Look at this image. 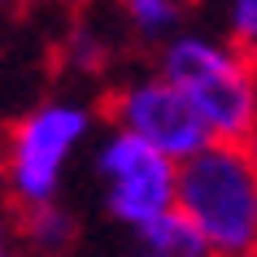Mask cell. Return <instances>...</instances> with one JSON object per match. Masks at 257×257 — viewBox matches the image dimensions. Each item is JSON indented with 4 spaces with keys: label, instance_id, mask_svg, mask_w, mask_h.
<instances>
[{
    "label": "cell",
    "instance_id": "1",
    "mask_svg": "<svg viewBox=\"0 0 257 257\" xmlns=\"http://www.w3.org/2000/svg\"><path fill=\"white\" fill-rule=\"evenodd\" d=\"M153 66L188 96L214 144H248L257 131V61L231 48L218 31L188 27Z\"/></svg>",
    "mask_w": 257,
    "mask_h": 257
},
{
    "label": "cell",
    "instance_id": "2",
    "mask_svg": "<svg viewBox=\"0 0 257 257\" xmlns=\"http://www.w3.org/2000/svg\"><path fill=\"white\" fill-rule=\"evenodd\" d=\"M179 218L214 257H257V162L248 144H209L179 166Z\"/></svg>",
    "mask_w": 257,
    "mask_h": 257
},
{
    "label": "cell",
    "instance_id": "3",
    "mask_svg": "<svg viewBox=\"0 0 257 257\" xmlns=\"http://www.w3.org/2000/svg\"><path fill=\"white\" fill-rule=\"evenodd\" d=\"M96 131V109L79 96H44L9 131V192L22 209L57 205L74 157Z\"/></svg>",
    "mask_w": 257,
    "mask_h": 257
},
{
    "label": "cell",
    "instance_id": "4",
    "mask_svg": "<svg viewBox=\"0 0 257 257\" xmlns=\"http://www.w3.org/2000/svg\"><path fill=\"white\" fill-rule=\"evenodd\" d=\"M87 175L100 188V209L113 227L140 231L179 214V162L162 157L126 131H100L87 149Z\"/></svg>",
    "mask_w": 257,
    "mask_h": 257
},
{
    "label": "cell",
    "instance_id": "5",
    "mask_svg": "<svg viewBox=\"0 0 257 257\" xmlns=\"http://www.w3.org/2000/svg\"><path fill=\"white\" fill-rule=\"evenodd\" d=\"M105 118L113 131L144 140L149 149H157L170 162H192L196 153H205L214 144L205 118L196 113L188 96L166 79L162 70H136L109 87L105 96Z\"/></svg>",
    "mask_w": 257,
    "mask_h": 257
},
{
    "label": "cell",
    "instance_id": "6",
    "mask_svg": "<svg viewBox=\"0 0 257 257\" xmlns=\"http://www.w3.org/2000/svg\"><path fill=\"white\" fill-rule=\"evenodd\" d=\"M109 257H214V248L179 214H170L162 222H153V227L122 231V240L109 248Z\"/></svg>",
    "mask_w": 257,
    "mask_h": 257
},
{
    "label": "cell",
    "instance_id": "7",
    "mask_svg": "<svg viewBox=\"0 0 257 257\" xmlns=\"http://www.w3.org/2000/svg\"><path fill=\"white\" fill-rule=\"evenodd\" d=\"M122 31L131 44L157 57L166 44H175L188 31V9L179 0H131V5H122Z\"/></svg>",
    "mask_w": 257,
    "mask_h": 257
},
{
    "label": "cell",
    "instance_id": "8",
    "mask_svg": "<svg viewBox=\"0 0 257 257\" xmlns=\"http://www.w3.org/2000/svg\"><path fill=\"white\" fill-rule=\"evenodd\" d=\"M22 248L31 257H70L79 244V214L70 205H40V209H22Z\"/></svg>",
    "mask_w": 257,
    "mask_h": 257
},
{
    "label": "cell",
    "instance_id": "9",
    "mask_svg": "<svg viewBox=\"0 0 257 257\" xmlns=\"http://www.w3.org/2000/svg\"><path fill=\"white\" fill-rule=\"evenodd\" d=\"M218 35L257 61V0H231L218 14Z\"/></svg>",
    "mask_w": 257,
    "mask_h": 257
},
{
    "label": "cell",
    "instance_id": "10",
    "mask_svg": "<svg viewBox=\"0 0 257 257\" xmlns=\"http://www.w3.org/2000/svg\"><path fill=\"white\" fill-rule=\"evenodd\" d=\"M109 44H105V35L96 27H74L70 31V40H66V61L79 74H100V70L109 66Z\"/></svg>",
    "mask_w": 257,
    "mask_h": 257
},
{
    "label": "cell",
    "instance_id": "11",
    "mask_svg": "<svg viewBox=\"0 0 257 257\" xmlns=\"http://www.w3.org/2000/svg\"><path fill=\"white\" fill-rule=\"evenodd\" d=\"M248 153H253V162H257V131H253V140H248Z\"/></svg>",
    "mask_w": 257,
    "mask_h": 257
}]
</instances>
